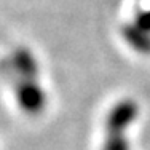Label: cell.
Returning <instances> with one entry per match:
<instances>
[{"label": "cell", "instance_id": "cell-1", "mask_svg": "<svg viewBox=\"0 0 150 150\" xmlns=\"http://www.w3.org/2000/svg\"><path fill=\"white\" fill-rule=\"evenodd\" d=\"M136 26H137L139 29H142V30H145L150 34V10H145V11H142L141 15L137 16Z\"/></svg>", "mask_w": 150, "mask_h": 150}]
</instances>
